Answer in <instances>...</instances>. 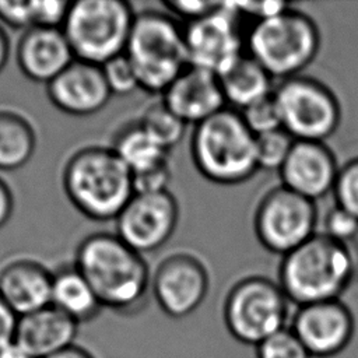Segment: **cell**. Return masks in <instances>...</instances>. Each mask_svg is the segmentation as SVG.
Instances as JSON below:
<instances>
[{
  "mask_svg": "<svg viewBox=\"0 0 358 358\" xmlns=\"http://www.w3.org/2000/svg\"><path fill=\"white\" fill-rule=\"evenodd\" d=\"M73 264L88 281L102 308L133 312L151 289L148 263L116 232L87 235L77 246Z\"/></svg>",
  "mask_w": 358,
  "mask_h": 358,
  "instance_id": "cell-1",
  "label": "cell"
},
{
  "mask_svg": "<svg viewBox=\"0 0 358 358\" xmlns=\"http://www.w3.org/2000/svg\"><path fill=\"white\" fill-rule=\"evenodd\" d=\"M358 273V259L351 245L316 232L282 256L278 284L296 306L340 299Z\"/></svg>",
  "mask_w": 358,
  "mask_h": 358,
  "instance_id": "cell-2",
  "label": "cell"
},
{
  "mask_svg": "<svg viewBox=\"0 0 358 358\" xmlns=\"http://www.w3.org/2000/svg\"><path fill=\"white\" fill-rule=\"evenodd\" d=\"M62 185L76 210L94 221L116 220L134 196L131 171L103 145L74 151L64 164Z\"/></svg>",
  "mask_w": 358,
  "mask_h": 358,
  "instance_id": "cell-3",
  "label": "cell"
},
{
  "mask_svg": "<svg viewBox=\"0 0 358 358\" xmlns=\"http://www.w3.org/2000/svg\"><path fill=\"white\" fill-rule=\"evenodd\" d=\"M190 155L201 176L217 185H239L259 171L256 136L227 108L194 126Z\"/></svg>",
  "mask_w": 358,
  "mask_h": 358,
  "instance_id": "cell-4",
  "label": "cell"
},
{
  "mask_svg": "<svg viewBox=\"0 0 358 358\" xmlns=\"http://www.w3.org/2000/svg\"><path fill=\"white\" fill-rule=\"evenodd\" d=\"M124 55L130 60L138 88L164 94L189 66L183 27L166 11L136 13Z\"/></svg>",
  "mask_w": 358,
  "mask_h": 358,
  "instance_id": "cell-5",
  "label": "cell"
},
{
  "mask_svg": "<svg viewBox=\"0 0 358 358\" xmlns=\"http://www.w3.org/2000/svg\"><path fill=\"white\" fill-rule=\"evenodd\" d=\"M246 45L253 57L280 81L299 76L317 56L320 32L316 22L292 6L267 20L256 21Z\"/></svg>",
  "mask_w": 358,
  "mask_h": 358,
  "instance_id": "cell-6",
  "label": "cell"
},
{
  "mask_svg": "<svg viewBox=\"0 0 358 358\" xmlns=\"http://www.w3.org/2000/svg\"><path fill=\"white\" fill-rule=\"evenodd\" d=\"M136 13L127 1L70 3L62 31L77 60L102 66L124 53Z\"/></svg>",
  "mask_w": 358,
  "mask_h": 358,
  "instance_id": "cell-7",
  "label": "cell"
},
{
  "mask_svg": "<svg viewBox=\"0 0 358 358\" xmlns=\"http://www.w3.org/2000/svg\"><path fill=\"white\" fill-rule=\"evenodd\" d=\"M289 305L278 282L263 275H248L229 288L224 301V320L236 340L257 345L287 327Z\"/></svg>",
  "mask_w": 358,
  "mask_h": 358,
  "instance_id": "cell-8",
  "label": "cell"
},
{
  "mask_svg": "<svg viewBox=\"0 0 358 358\" xmlns=\"http://www.w3.org/2000/svg\"><path fill=\"white\" fill-rule=\"evenodd\" d=\"M281 129L294 140L324 141L340 126L341 106L334 92L309 76L280 81L273 91Z\"/></svg>",
  "mask_w": 358,
  "mask_h": 358,
  "instance_id": "cell-9",
  "label": "cell"
},
{
  "mask_svg": "<svg viewBox=\"0 0 358 358\" xmlns=\"http://www.w3.org/2000/svg\"><path fill=\"white\" fill-rule=\"evenodd\" d=\"M317 221L316 201L280 185L257 201L253 229L264 249L284 256L316 234Z\"/></svg>",
  "mask_w": 358,
  "mask_h": 358,
  "instance_id": "cell-10",
  "label": "cell"
},
{
  "mask_svg": "<svg viewBox=\"0 0 358 358\" xmlns=\"http://www.w3.org/2000/svg\"><path fill=\"white\" fill-rule=\"evenodd\" d=\"M239 17L234 1H222L210 14L186 22L183 36L189 66L217 76L234 66L243 56Z\"/></svg>",
  "mask_w": 358,
  "mask_h": 358,
  "instance_id": "cell-11",
  "label": "cell"
},
{
  "mask_svg": "<svg viewBox=\"0 0 358 358\" xmlns=\"http://www.w3.org/2000/svg\"><path fill=\"white\" fill-rule=\"evenodd\" d=\"M210 273L204 260L190 250L166 255L151 274V292L171 317L193 313L207 296Z\"/></svg>",
  "mask_w": 358,
  "mask_h": 358,
  "instance_id": "cell-12",
  "label": "cell"
},
{
  "mask_svg": "<svg viewBox=\"0 0 358 358\" xmlns=\"http://www.w3.org/2000/svg\"><path fill=\"white\" fill-rule=\"evenodd\" d=\"M179 220L178 200L171 192L134 194L115 220L116 235L144 255L164 246Z\"/></svg>",
  "mask_w": 358,
  "mask_h": 358,
  "instance_id": "cell-13",
  "label": "cell"
},
{
  "mask_svg": "<svg viewBox=\"0 0 358 358\" xmlns=\"http://www.w3.org/2000/svg\"><path fill=\"white\" fill-rule=\"evenodd\" d=\"M354 316L341 299L296 306L289 329L310 357L327 358L341 352L354 334Z\"/></svg>",
  "mask_w": 358,
  "mask_h": 358,
  "instance_id": "cell-14",
  "label": "cell"
},
{
  "mask_svg": "<svg viewBox=\"0 0 358 358\" xmlns=\"http://www.w3.org/2000/svg\"><path fill=\"white\" fill-rule=\"evenodd\" d=\"M338 169L336 155L324 141L295 140L278 173L282 186L317 201L333 192Z\"/></svg>",
  "mask_w": 358,
  "mask_h": 358,
  "instance_id": "cell-15",
  "label": "cell"
},
{
  "mask_svg": "<svg viewBox=\"0 0 358 358\" xmlns=\"http://www.w3.org/2000/svg\"><path fill=\"white\" fill-rule=\"evenodd\" d=\"M46 94L59 110L71 116L98 113L112 96L102 67L77 59L46 85Z\"/></svg>",
  "mask_w": 358,
  "mask_h": 358,
  "instance_id": "cell-16",
  "label": "cell"
},
{
  "mask_svg": "<svg viewBox=\"0 0 358 358\" xmlns=\"http://www.w3.org/2000/svg\"><path fill=\"white\" fill-rule=\"evenodd\" d=\"M162 102L185 124L197 126L225 109L217 74L187 66L162 94Z\"/></svg>",
  "mask_w": 358,
  "mask_h": 358,
  "instance_id": "cell-17",
  "label": "cell"
},
{
  "mask_svg": "<svg viewBox=\"0 0 358 358\" xmlns=\"http://www.w3.org/2000/svg\"><path fill=\"white\" fill-rule=\"evenodd\" d=\"M17 64L35 83L49 84L76 59L62 28H31L17 45Z\"/></svg>",
  "mask_w": 358,
  "mask_h": 358,
  "instance_id": "cell-18",
  "label": "cell"
},
{
  "mask_svg": "<svg viewBox=\"0 0 358 358\" xmlns=\"http://www.w3.org/2000/svg\"><path fill=\"white\" fill-rule=\"evenodd\" d=\"M53 273L34 259H15L0 268V296L20 317L52 303Z\"/></svg>",
  "mask_w": 358,
  "mask_h": 358,
  "instance_id": "cell-19",
  "label": "cell"
},
{
  "mask_svg": "<svg viewBox=\"0 0 358 358\" xmlns=\"http://www.w3.org/2000/svg\"><path fill=\"white\" fill-rule=\"evenodd\" d=\"M77 331V322L49 305L18 317L14 341L32 357L48 358L74 345Z\"/></svg>",
  "mask_w": 358,
  "mask_h": 358,
  "instance_id": "cell-20",
  "label": "cell"
},
{
  "mask_svg": "<svg viewBox=\"0 0 358 358\" xmlns=\"http://www.w3.org/2000/svg\"><path fill=\"white\" fill-rule=\"evenodd\" d=\"M78 324L92 320L102 309L94 289L74 264L53 273L52 303Z\"/></svg>",
  "mask_w": 358,
  "mask_h": 358,
  "instance_id": "cell-21",
  "label": "cell"
},
{
  "mask_svg": "<svg viewBox=\"0 0 358 358\" xmlns=\"http://www.w3.org/2000/svg\"><path fill=\"white\" fill-rule=\"evenodd\" d=\"M218 78L225 101L241 110L274 91L273 77L249 55H243Z\"/></svg>",
  "mask_w": 358,
  "mask_h": 358,
  "instance_id": "cell-22",
  "label": "cell"
},
{
  "mask_svg": "<svg viewBox=\"0 0 358 358\" xmlns=\"http://www.w3.org/2000/svg\"><path fill=\"white\" fill-rule=\"evenodd\" d=\"M110 148L133 175L169 161V151L159 145L138 120L124 124L115 134Z\"/></svg>",
  "mask_w": 358,
  "mask_h": 358,
  "instance_id": "cell-23",
  "label": "cell"
},
{
  "mask_svg": "<svg viewBox=\"0 0 358 358\" xmlns=\"http://www.w3.org/2000/svg\"><path fill=\"white\" fill-rule=\"evenodd\" d=\"M36 148V133L31 122L18 112L0 109V171L25 166Z\"/></svg>",
  "mask_w": 358,
  "mask_h": 358,
  "instance_id": "cell-24",
  "label": "cell"
},
{
  "mask_svg": "<svg viewBox=\"0 0 358 358\" xmlns=\"http://www.w3.org/2000/svg\"><path fill=\"white\" fill-rule=\"evenodd\" d=\"M56 20L57 8L52 0H0V24L10 28H52Z\"/></svg>",
  "mask_w": 358,
  "mask_h": 358,
  "instance_id": "cell-25",
  "label": "cell"
},
{
  "mask_svg": "<svg viewBox=\"0 0 358 358\" xmlns=\"http://www.w3.org/2000/svg\"><path fill=\"white\" fill-rule=\"evenodd\" d=\"M138 122L166 151L182 140L186 129V124L168 109L162 99L148 105Z\"/></svg>",
  "mask_w": 358,
  "mask_h": 358,
  "instance_id": "cell-26",
  "label": "cell"
},
{
  "mask_svg": "<svg viewBox=\"0 0 358 358\" xmlns=\"http://www.w3.org/2000/svg\"><path fill=\"white\" fill-rule=\"evenodd\" d=\"M294 141L295 140L284 129H277L256 136L257 168L264 171H280L292 148Z\"/></svg>",
  "mask_w": 358,
  "mask_h": 358,
  "instance_id": "cell-27",
  "label": "cell"
},
{
  "mask_svg": "<svg viewBox=\"0 0 358 358\" xmlns=\"http://www.w3.org/2000/svg\"><path fill=\"white\" fill-rule=\"evenodd\" d=\"M257 358H312L299 338L285 327L256 345Z\"/></svg>",
  "mask_w": 358,
  "mask_h": 358,
  "instance_id": "cell-28",
  "label": "cell"
},
{
  "mask_svg": "<svg viewBox=\"0 0 358 358\" xmlns=\"http://www.w3.org/2000/svg\"><path fill=\"white\" fill-rule=\"evenodd\" d=\"M241 117L248 126V129L255 134L260 136L277 129H281V120L280 113L274 101L273 94L270 96H266L248 108L242 109Z\"/></svg>",
  "mask_w": 358,
  "mask_h": 358,
  "instance_id": "cell-29",
  "label": "cell"
},
{
  "mask_svg": "<svg viewBox=\"0 0 358 358\" xmlns=\"http://www.w3.org/2000/svg\"><path fill=\"white\" fill-rule=\"evenodd\" d=\"M333 194L337 206L358 218V157L340 165Z\"/></svg>",
  "mask_w": 358,
  "mask_h": 358,
  "instance_id": "cell-30",
  "label": "cell"
},
{
  "mask_svg": "<svg viewBox=\"0 0 358 358\" xmlns=\"http://www.w3.org/2000/svg\"><path fill=\"white\" fill-rule=\"evenodd\" d=\"M101 67L112 95L123 96L140 90L136 71L124 53L110 59Z\"/></svg>",
  "mask_w": 358,
  "mask_h": 358,
  "instance_id": "cell-31",
  "label": "cell"
},
{
  "mask_svg": "<svg viewBox=\"0 0 358 358\" xmlns=\"http://www.w3.org/2000/svg\"><path fill=\"white\" fill-rule=\"evenodd\" d=\"M322 234L337 242L351 245L358 235V218L334 204L323 218Z\"/></svg>",
  "mask_w": 358,
  "mask_h": 358,
  "instance_id": "cell-32",
  "label": "cell"
},
{
  "mask_svg": "<svg viewBox=\"0 0 358 358\" xmlns=\"http://www.w3.org/2000/svg\"><path fill=\"white\" fill-rule=\"evenodd\" d=\"M172 180V169L168 162H164L148 171L133 175L134 194H150L169 192V183Z\"/></svg>",
  "mask_w": 358,
  "mask_h": 358,
  "instance_id": "cell-33",
  "label": "cell"
},
{
  "mask_svg": "<svg viewBox=\"0 0 358 358\" xmlns=\"http://www.w3.org/2000/svg\"><path fill=\"white\" fill-rule=\"evenodd\" d=\"M222 1H164L165 11L172 17H182L186 22L197 20L217 10Z\"/></svg>",
  "mask_w": 358,
  "mask_h": 358,
  "instance_id": "cell-34",
  "label": "cell"
},
{
  "mask_svg": "<svg viewBox=\"0 0 358 358\" xmlns=\"http://www.w3.org/2000/svg\"><path fill=\"white\" fill-rule=\"evenodd\" d=\"M238 13L252 15L256 18V21L267 20L271 18L291 7V3L287 1H277V0H270V1H234Z\"/></svg>",
  "mask_w": 358,
  "mask_h": 358,
  "instance_id": "cell-35",
  "label": "cell"
},
{
  "mask_svg": "<svg viewBox=\"0 0 358 358\" xmlns=\"http://www.w3.org/2000/svg\"><path fill=\"white\" fill-rule=\"evenodd\" d=\"M18 316L6 305L0 296V350L14 341Z\"/></svg>",
  "mask_w": 358,
  "mask_h": 358,
  "instance_id": "cell-36",
  "label": "cell"
},
{
  "mask_svg": "<svg viewBox=\"0 0 358 358\" xmlns=\"http://www.w3.org/2000/svg\"><path fill=\"white\" fill-rule=\"evenodd\" d=\"M14 211V194L7 182L0 176V228L11 218Z\"/></svg>",
  "mask_w": 358,
  "mask_h": 358,
  "instance_id": "cell-37",
  "label": "cell"
},
{
  "mask_svg": "<svg viewBox=\"0 0 358 358\" xmlns=\"http://www.w3.org/2000/svg\"><path fill=\"white\" fill-rule=\"evenodd\" d=\"M0 358H35L15 341L0 350Z\"/></svg>",
  "mask_w": 358,
  "mask_h": 358,
  "instance_id": "cell-38",
  "label": "cell"
},
{
  "mask_svg": "<svg viewBox=\"0 0 358 358\" xmlns=\"http://www.w3.org/2000/svg\"><path fill=\"white\" fill-rule=\"evenodd\" d=\"M8 59H10V39L4 27L0 24V73L4 70Z\"/></svg>",
  "mask_w": 358,
  "mask_h": 358,
  "instance_id": "cell-39",
  "label": "cell"
},
{
  "mask_svg": "<svg viewBox=\"0 0 358 358\" xmlns=\"http://www.w3.org/2000/svg\"><path fill=\"white\" fill-rule=\"evenodd\" d=\"M48 358H94L91 352H88L85 348L78 347V345H71L57 354H53Z\"/></svg>",
  "mask_w": 358,
  "mask_h": 358,
  "instance_id": "cell-40",
  "label": "cell"
}]
</instances>
